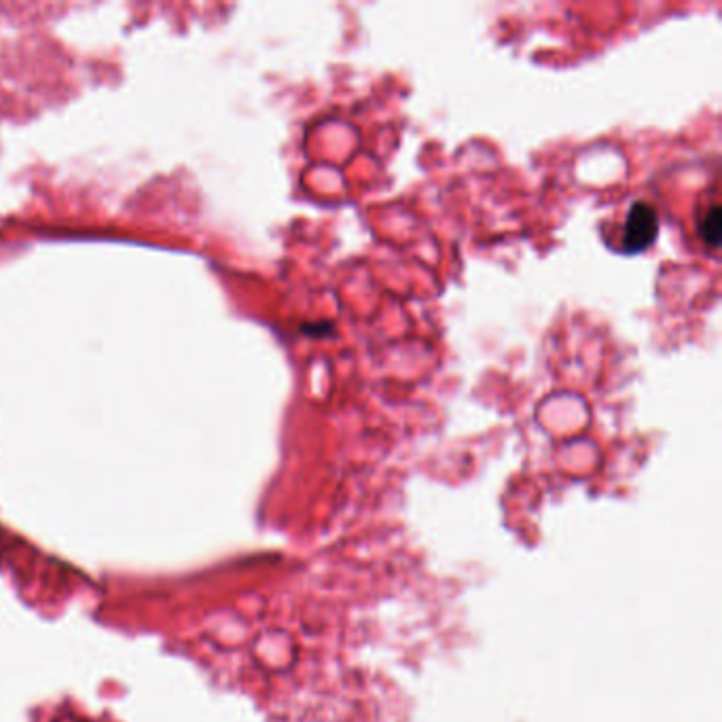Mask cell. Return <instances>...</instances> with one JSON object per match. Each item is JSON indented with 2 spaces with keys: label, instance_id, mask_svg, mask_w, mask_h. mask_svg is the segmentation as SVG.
Instances as JSON below:
<instances>
[{
  "label": "cell",
  "instance_id": "6da1fadb",
  "mask_svg": "<svg viewBox=\"0 0 722 722\" xmlns=\"http://www.w3.org/2000/svg\"><path fill=\"white\" fill-rule=\"evenodd\" d=\"M657 231H659V221L655 208L646 202H636L627 214V223L623 231V248L627 252L646 250L655 242Z\"/></svg>",
  "mask_w": 722,
  "mask_h": 722
},
{
  "label": "cell",
  "instance_id": "7a4b0ae2",
  "mask_svg": "<svg viewBox=\"0 0 722 722\" xmlns=\"http://www.w3.org/2000/svg\"><path fill=\"white\" fill-rule=\"evenodd\" d=\"M720 221H722V216H720V208H718V206H714V208L706 214V219L701 221V227H699L701 238L706 240L710 246H716V244H718Z\"/></svg>",
  "mask_w": 722,
  "mask_h": 722
}]
</instances>
